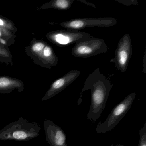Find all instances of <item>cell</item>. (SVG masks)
Returning a JSON list of instances; mask_svg holds the SVG:
<instances>
[{"instance_id": "5b68a950", "label": "cell", "mask_w": 146, "mask_h": 146, "mask_svg": "<svg viewBox=\"0 0 146 146\" xmlns=\"http://www.w3.org/2000/svg\"><path fill=\"white\" fill-rule=\"evenodd\" d=\"M108 51V47L104 40L93 37L76 43L71 54L76 58H88L106 53Z\"/></svg>"}, {"instance_id": "8fae6325", "label": "cell", "mask_w": 146, "mask_h": 146, "mask_svg": "<svg viewBox=\"0 0 146 146\" xmlns=\"http://www.w3.org/2000/svg\"><path fill=\"white\" fill-rule=\"evenodd\" d=\"M16 89L19 93L23 91L24 84L21 80L5 76H0V93L10 94Z\"/></svg>"}, {"instance_id": "ba28073f", "label": "cell", "mask_w": 146, "mask_h": 146, "mask_svg": "<svg viewBox=\"0 0 146 146\" xmlns=\"http://www.w3.org/2000/svg\"><path fill=\"white\" fill-rule=\"evenodd\" d=\"M46 140L51 146H68L66 137L61 127L50 119H46L43 123Z\"/></svg>"}, {"instance_id": "52a82bcc", "label": "cell", "mask_w": 146, "mask_h": 146, "mask_svg": "<svg viewBox=\"0 0 146 146\" xmlns=\"http://www.w3.org/2000/svg\"><path fill=\"white\" fill-rule=\"evenodd\" d=\"M132 53V41L129 34L124 35L118 43L112 60L115 66L121 72H125L128 68Z\"/></svg>"}, {"instance_id": "2e32d148", "label": "cell", "mask_w": 146, "mask_h": 146, "mask_svg": "<svg viewBox=\"0 0 146 146\" xmlns=\"http://www.w3.org/2000/svg\"><path fill=\"white\" fill-rule=\"evenodd\" d=\"M138 146H146V122L139 131V141Z\"/></svg>"}, {"instance_id": "8992f818", "label": "cell", "mask_w": 146, "mask_h": 146, "mask_svg": "<svg viewBox=\"0 0 146 146\" xmlns=\"http://www.w3.org/2000/svg\"><path fill=\"white\" fill-rule=\"evenodd\" d=\"M117 19L113 17L84 18L65 21L60 25L67 30L78 31L88 27H109L116 25Z\"/></svg>"}, {"instance_id": "4fadbf2b", "label": "cell", "mask_w": 146, "mask_h": 146, "mask_svg": "<svg viewBox=\"0 0 146 146\" xmlns=\"http://www.w3.org/2000/svg\"><path fill=\"white\" fill-rule=\"evenodd\" d=\"M75 0H54L41 7L40 9L54 8L60 11H66L70 9Z\"/></svg>"}, {"instance_id": "9c48e42d", "label": "cell", "mask_w": 146, "mask_h": 146, "mask_svg": "<svg viewBox=\"0 0 146 146\" xmlns=\"http://www.w3.org/2000/svg\"><path fill=\"white\" fill-rule=\"evenodd\" d=\"M80 71L72 70L67 72L60 78L55 80L52 83L44 96L42 99V101L52 98L67 88L80 76Z\"/></svg>"}, {"instance_id": "e0dca14e", "label": "cell", "mask_w": 146, "mask_h": 146, "mask_svg": "<svg viewBox=\"0 0 146 146\" xmlns=\"http://www.w3.org/2000/svg\"><path fill=\"white\" fill-rule=\"evenodd\" d=\"M115 1L123 4L124 5L129 6L131 5H138L137 0H115Z\"/></svg>"}, {"instance_id": "7c38bea8", "label": "cell", "mask_w": 146, "mask_h": 146, "mask_svg": "<svg viewBox=\"0 0 146 146\" xmlns=\"http://www.w3.org/2000/svg\"><path fill=\"white\" fill-rule=\"evenodd\" d=\"M47 44L44 41L34 38L31 42L30 46L25 48V51L27 54L33 59L43 51Z\"/></svg>"}, {"instance_id": "277c9868", "label": "cell", "mask_w": 146, "mask_h": 146, "mask_svg": "<svg viewBox=\"0 0 146 146\" xmlns=\"http://www.w3.org/2000/svg\"><path fill=\"white\" fill-rule=\"evenodd\" d=\"M46 37L56 46L64 47L89 40L93 36L88 33L78 31L59 30L49 32Z\"/></svg>"}, {"instance_id": "6da1fadb", "label": "cell", "mask_w": 146, "mask_h": 146, "mask_svg": "<svg viewBox=\"0 0 146 146\" xmlns=\"http://www.w3.org/2000/svg\"><path fill=\"white\" fill-rule=\"evenodd\" d=\"M113 86L109 79L100 72V67L89 74L82 90V92L91 91L90 108L87 115L88 120L95 122L100 117Z\"/></svg>"}, {"instance_id": "30bf717a", "label": "cell", "mask_w": 146, "mask_h": 146, "mask_svg": "<svg viewBox=\"0 0 146 146\" xmlns=\"http://www.w3.org/2000/svg\"><path fill=\"white\" fill-rule=\"evenodd\" d=\"M36 64L51 69L58 64V58L52 48L47 44L41 52L33 59Z\"/></svg>"}, {"instance_id": "5bb4252c", "label": "cell", "mask_w": 146, "mask_h": 146, "mask_svg": "<svg viewBox=\"0 0 146 146\" xmlns=\"http://www.w3.org/2000/svg\"><path fill=\"white\" fill-rule=\"evenodd\" d=\"M12 60V55L8 47L0 44V62L11 64Z\"/></svg>"}, {"instance_id": "9a60e30c", "label": "cell", "mask_w": 146, "mask_h": 146, "mask_svg": "<svg viewBox=\"0 0 146 146\" xmlns=\"http://www.w3.org/2000/svg\"><path fill=\"white\" fill-rule=\"evenodd\" d=\"M0 27L5 28L14 34L17 30V28L12 22L5 18L0 17Z\"/></svg>"}, {"instance_id": "ac0fdd59", "label": "cell", "mask_w": 146, "mask_h": 146, "mask_svg": "<svg viewBox=\"0 0 146 146\" xmlns=\"http://www.w3.org/2000/svg\"><path fill=\"white\" fill-rule=\"evenodd\" d=\"M78 1H80V2H82V3H84L85 5L89 6H91V7H94V8H96V6L95 5H94V4H92V3H90V2H87L86 1H84V0H78Z\"/></svg>"}, {"instance_id": "ffe728a7", "label": "cell", "mask_w": 146, "mask_h": 146, "mask_svg": "<svg viewBox=\"0 0 146 146\" xmlns=\"http://www.w3.org/2000/svg\"><path fill=\"white\" fill-rule=\"evenodd\" d=\"M123 146V145H121V144H117V145H115V146Z\"/></svg>"}, {"instance_id": "7a4b0ae2", "label": "cell", "mask_w": 146, "mask_h": 146, "mask_svg": "<svg viewBox=\"0 0 146 146\" xmlns=\"http://www.w3.org/2000/svg\"><path fill=\"white\" fill-rule=\"evenodd\" d=\"M41 129L38 123L21 117L0 130V140L26 141L38 137Z\"/></svg>"}, {"instance_id": "d6986e66", "label": "cell", "mask_w": 146, "mask_h": 146, "mask_svg": "<svg viewBox=\"0 0 146 146\" xmlns=\"http://www.w3.org/2000/svg\"><path fill=\"white\" fill-rule=\"evenodd\" d=\"M143 72H144V73H146V54H145H145H144V57H143Z\"/></svg>"}, {"instance_id": "3957f363", "label": "cell", "mask_w": 146, "mask_h": 146, "mask_svg": "<svg viewBox=\"0 0 146 146\" xmlns=\"http://www.w3.org/2000/svg\"><path fill=\"white\" fill-rule=\"evenodd\" d=\"M136 96L135 93L128 95L116 105L103 123L100 121L96 128L98 134L105 133L112 130L130 109Z\"/></svg>"}]
</instances>
